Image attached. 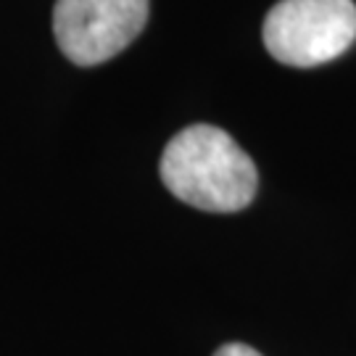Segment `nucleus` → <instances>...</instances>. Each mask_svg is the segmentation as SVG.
<instances>
[{"instance_id": "nucleus-1", "label": "nucleus", "mask_w": 356, "mask_h": 356, "mask_svg": "<svg viewBox=\"0 0 356 356\" xmlns=\"http://www.w3.org/2000/svg\"><path fill=\"white\" fill-rule=\"evenodd\" d=\"M161 179L182 204L216 214L245 209L259 188L251 156L211 124H193L169 140L161 156Z\"/></svg>"}, {"instance_id": "nucleus-2", "label": "nucleus", "mask_w": 356, "mask_h": 356, "mask_svg": "<svg viewBox=\"0 0 356 356\" xmlns=\"http://www.w3.org/2000/svg\"><path fill=\"white\" fill-rule=\"evenodd\" d=\"M264 45L285 66L327 64L356 40L354 0H280L264 19Z\"/></svg>"}, {"instance_id": "nucleus-3", "label": "nucleus", "mask_w": 356, "mask_h": 356, "mask_svg": "<svg viewBox=\"0 0 356 356\" xmlns=\"http://www.w3.org/2000/svg\"><path fill=\"white\" fill-rule=\"evenodd\" d=\"M148 22V0H56L53 35L69 61L98 66L122 53Z\"/></svg>"}, {"instance_id": "nucleus-4", "label": "nucleus", "mask_w": 356, "mask_h": 356, "mask_svg": "<svg viewBox=\"0 0 356 356\" xmlns=\"http://www.w3.org/2000/svg\"><path fill=\"white\" fill-rule=\"evenodd\" d=\"M214 356H261V354L245 343H227V346H222Z\"/></svg>"}]
</instances>
